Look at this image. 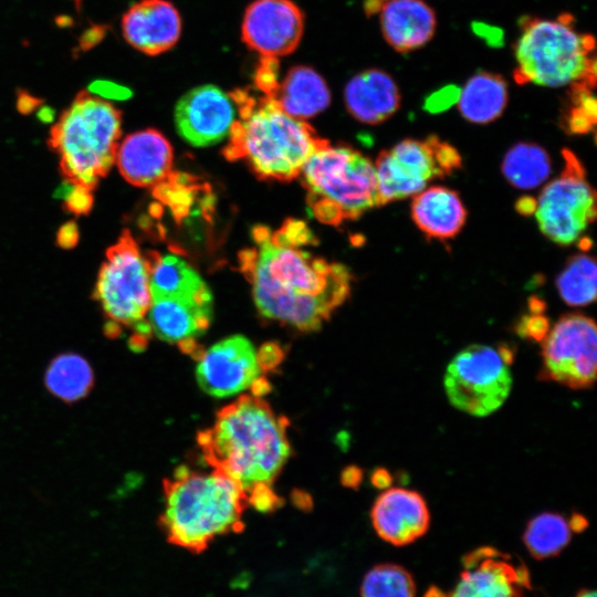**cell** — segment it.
Here are the masks:
<instances>
[{"label": "cell", "mask_w": 597, "mask_h": 597, "mask_svg": "<svg viewBox=\"0 0 597 597\" xmlns=\"http://www.w3.org/2000/svg\"><path fill=\"white\" fill-rule=\"evenodd\" d=\"M252 237L254 245L240 253L239 264L263 316L312 331L348 297L349 270L301 248L314 242L302 221L289 220L274 232L258 226Z\"/></svg>", "instance_id": "obj_1"}, {"label": "cell", "mask_w": 597, "mask_h": 597, "mask_svg": "<svg viewBox=\"0 0 597 597\" xmlns=\"http://www.w3.org/2000/svg\"><path fill=\"white\" fill-rule=\"evenodd\" d=\"M286 425L251 394L221 409L198 443L208 464L232 479L258 510L269 511L279 503L271 484L290 454Z\"/></svg>", "instance_id": "obj_2"}, {"label": "cell", "mask_w": 597, "mask_h": 597, "mask_svg": "<svg viewBox=\"0 0 597 597\" xmlns=\"http://www.w3.org/2000/svg\"><path fill=\"white\" fill-rule=\"evenodd\" d=\"M238 108L224 149L228 159H243L261 178L289 181L328 142L305 122L284 113L270 96H253L245 90L231 94Z\"/></svg>", "instance_id": "obj_3"}, {"label": "cell", "mask_w": 597, "mask_h": 597, "mask_svg": "<svg viewBox=\"0 0 597 597\" xmlns=\"http://www.w3.org/2000/svg\"><path fill=\"white\" fill-rule=\"evenodd\" d=\"M160 525L169 543L201 553L217 537L242 528L248 503L243 490L224 473L179 469L165 481Z\"/></svg>", "instance_id": "obj_4"}, {"label": "cell", "mask_w": 597, "mask_h": 597, "mask_svg": "<svg viewBox=\"0 0 597 597\" xmlns=\"http://www.w3.org/2000/svg\"><path fill=\"white\" fill-rule=\"evenodd\" d=\"M520 27L514 48L516 83L546 87L596 84L595 39L579 32L569 13L556 19L526 17Z\"/></svg>", "instance_id": "obj_5"}, {"label": "cell", "mask_w": 597, "mask_h": 597, "mask_svg": "<svg viewBox=\"0 0 597 597\" xmlns=\"http://www.w3.org/2000/svg\"><path fill=\"white\" fill-rule=\"evenodd\" d=\"M121 126L122 114L115 106L88 91L80 92L50 135L66 180L92 190L115 161Z\"/></svg>", "instance_id": "obj_6"}, {"label": "cell", "mask_w": 597, "mask_h": 597, "mask_svg": "<svg viewBox=\"0 0 597 597\" xmlns=\"http://www.w3.org/2000/svg\"><path fill=\"white\" fill-rule=\"evenodd\" d=\"M300 175L322 222L338 224L380 206L374 164L348 146L327 143L310 156Z\"/></svg>", "instance_id": "obj_7"}, {"label": "cell", "mask_w": 597, "mask_h": 597, "mask_svg": "<svg viewBox=\"0 0 597 597\" xmlns=\"http://www.w3.org/2000/svg\"><path fill=\"white\" fill-rule=\"evenodd\" d=\"M94 297L109 320L108 335L115 336L121 327L128 326L135 329L132 345L138 349L146 344L151 334L145 320L151 303L149 265L129 231L125 230L108 249Z\"/></svg>", "instance_id": "obj_8"}, {"label": "cell", "mask_w": 597, "mask_h": 597, "mask_svg": "<svg viewBox=\"0 0 597 597\" xmlns=\"http://www.w3.org/2000/svg\"><path fill=\"white\" fill-rule=\"evenodd\" d=\"M509 346L470 345L447 366L443 386L449 402L460 411L485 417L496 411L512 389Z\"/></svg>", "instance_id": "obj_9"}, {"label": "cell", "mask_w": 597, "mask_h": 597, "mask_svg": "<svg viewBox=\"0 0 597 597\" xmlns=\"http://www.w3.org/2000/svg\"><path fill=\"white\" fill-rule=\"evenodd\" d=\"M379 203L411 197L427 184L451 175L461 167L458 150L439 137L404 139L389 150L379 153L375 161Z\"/></svg>", "instance_id": "obj_10"}, {"label": "cell", "mask_w": 597, "mask_h": 597, "mask_svg": "<svg viewBox=\"0 0 597 597\" xmlns=\"http://www.w3.org/2000/svg\"><path fill=\"white\" fill-rule=\"evenodd\" d=\"M564 168L542 190L535 216L543 234L559 245L577 241L596 218V193L582 161L563 149Z\"/></svg>", "instance_id": "obj_11"}, {"label": "cell", "mask_w": 597, "mask_h": 597, "mask_svg": "<svg viewBox=\"0 0 597 597\" xmlns=\"http://www.w3.org/2000/svg\"><path fill=\"white\" fill-rule=\"evenodd\" d=\"M540 377L572 389H586L596 379L597 333L593 318L569 313L543 339Z\"/></svg>", "instance_id": "obj_12"}, {"label": "cell", "mask_w": 597, "mask_h": 597, "mask_svg": "<svg viewBox=\"0 0 597 597\" xmlns=\"http://www.w3.org/2000/svg\"><path fill=\"white\" fill-rule=\"evenodd\" d=\"M196 355L197 379L207 394L230 397L251 389L253 395L262 396L268 391L265 367L248 338L231 336Z\"/></svg>", "instance_id": "obj_13"}, {"label": "cell", "mask_w": 597, "mask_h": 597, "mask_svg": "<svg viewBox=\"0 0 597 597\" xmlns=\"http://www.w3.org/2000/svg\"><path fill=\"white\" fill-rule=\"evenodd\" d=\"M455 586L448 591L431 586L423 597H524L530 573L520 557L481 546L462 557Z\"/></svg>", "instance_id": "obj_14"}, {"label": "cell", "mask_w": 597, "mask_h": 597, "mask_svg": "<svg viewBox=\"0 0 597 597\" xmlns=\"http://www.w3.org/2000/svg\"><path fill=\"white\" fill-rule=\"evenodd\" d=\"M242 40L262 57L292 53L304 31V14L291 0H255L245 10Z\"/></svg>", "instance_id": "obj_15"}, {"label": "cell", "mask_w": 597, "mask_h": 597, "mask_svg": "<svg viewBox=\"0 0 597 597\" xmlns=\"http://www.w3.org/2000/svg\"><path fill=\"white\" fill-rule=\"evenodd\" d=\"M235 118L237 107L231 95L210 84L187 92L175 109L179 134L198 147L222 140L229 135Z\"/></svg>", "instance_id": "obj_16"}, {"label": "cell", "mask_w": 597, "mask_h": 597, "mask_svg": "<svg viewBox=\"0 0 597 597\" xmlns=\"http://www.w3.org/2000/svg\"><path fill=\"white\" fill-rule=\"evenodd\" d=\"M212 297L209 290L185 296H154L147 312V323L156 336L197 352L196 338L209 326Z\"/></svg>", "instance_id": "obj_17"}, {"label": "cell", "mask_w": 597, "mask_h": 597, "mask_svg": "<svg viewBox=\"0 0 597 597\" xmlns=\"http://www.w3.org/2000/svg\"><path fill=\"white\" fill-rule=\"evenodd\" d=\"M370 519L377 535L395 546L413 543L427 533L430 525L423 496L404 488L385 490L376 499Z\"/></svg>", "instance_id": "obj_18"}, {"label": "cell", "mask_w": 597, "mask_h": 597, "mask_svg": "<svg viewBox=\"0 0 597 597\" xmlns=\"http://www.w3.org/2000/svg\"><path fill=\"white\" fill-rule=\"evenodd\" d=\"M126 42L147 55L170 50L181 33V18L167 0H140L128 8L122 18Z\"/></svg>", "instance_id": "obj_19"}, {"label": "cell", "mask_w": 597, "mask_h": 597, "mask_svg": "<svg viewBox=\"0 0 597 597\" xmlns=\"http://www.w3.org/2000/svg\"><path fill=\"white\" fill-rule=\"evenodd\" d=\"M365 9L379 13L384 39L399 53L420 49L436 32V13L423 0H367Z\"/></svg>", "instance_id": "obj_20"}, {"label": "cell", "mask_w": 597, "mask_h": 597, "mask_svg": "<svg viewBox=\"0 0 597 597\" xmlns=\"http://www.w3.org/2000/svg\"><path fill=\"white\" fill-rule=\"evenodd\" d=\"M115 160L128 182L154 187L170 176L172 148L158 130L145 129L128 135L117 146Z\"/></svg>", "instance_id": "obj_21"}, {"label": "cell", "mask_w": 597, "mask_h": 597, "mask_svg": "<svg viewBox=\"0 0 597 597\" xmlns=\"http://www.w3.org/2000/svg\"><path fill=\"white\" fill-rule=\"evenodd\" d=\"M349 114L365 124H379L400 106V93L394 78L378 69L365 70L349 80L344 92Z\"/></svg>", "instance_id": "obj_22"}, {"label": "cell", "mask_w": 597, "mask_h": 597, "mask_svg": "<svg viewBox=\"0 0 597 597\" xmlns=\"http://www.w3.org/2000/svg\"><path fill=\"white\" fill-rule=\"evenodd\" d=\"M411 217L428 238L447 240L461 231L467 220V210L458 192L433 186L413 196Z\"/></svg>", "instance_id": "obj_23"}, {"label": "cell", "mask_w": 597, "mask_h": 597, "mask_svg": "<svg viewBox=\"0 0 597 597\" xmlns=\"http://www.w3.org/2000/svg\"><path fill=\"white\" fill-rule=\"evenodd\" d=\"M270 97L284 113L300 121L317 115L331 103L324 78L304 65L291 67Z\"/></svg>", "instance_id": "obj_24"}, {"label": "cell", "mask_w": 597, "mask_h": 597, "mask_svg": "<svg viewBox=\"0 0 597 597\" xmlns=\"http://www.w3.org/2000/svg\"><path fill=\"white\" fill-rule=\"evenodd\" d=\"M509 98L507 83L499 74L478 72L459 91L458 108L470 123L488 124L500 117Z\"/></svg>", "instance_id": "obj_25"}, {"label": "cell", "mask_w": 597, "mask_h": 597, "mask_svg": "<svg viewBox=\"0 0 597 597\" xmlns=\"http://www.w3.org/2000/svg\"><path fill=\"white\" fill-rule=\"evenodd\" d=\"M147 260L151 297L193 295L209 290L198 272L176 254L151 252Z\"/></svg>", "instance_id": "obj_26"}, {"label": "cell", "mask_w": 597, "mask_h": 597, "mask_svg": "<svg viewBox=\"0 0 597 597\" xmlns=\"http://www.w3.org/2000/svg\"><path fill=\"white\" fill-rule=\"evenodd\" d=\"M501 168L512 186L530 190L548 178L552 166L544 148L533 143H517L505 154Z\"/></svg>", "instance_id": "obj_27"}, {"label": "cell", "mask_w": 597, "mask_h": 597, "mask_svg": "<svg viewBox=\"0 0 597 597\" xmlns=\"http://www.w3.org/2000/svg\"><path fill=\"white\" fill-rule=\"evenodd\" d=\"M49 390L65 401L83 398L93 385V371L88 363L76 354L55 357L45 374Z\"/></svg>", "instance_id": "obj_28"}, {"label": "cell", "mask_w": 597, "mask_h": 597, "mask_svg": "<svg viewBox=\"0 0 597 597\" xmlns=\"http://www.w3.org/2000/svg\"><path fill=\"white\" fill-rule=\"evenodd\" d=\"M569 521L562 514L543 512L528 521L523 542L535 559H546L558 555L570 542Z\"/></svg>", "instance_id": "obj_29"}, {"label": "cell", "mask_w": 597, "mask_h": 597, "mask_svg": "<svg viewBox=\"0 0 597 597\" xmlns=\"http://www.w3.org/2000/svg\"><path fill=\"white\" fill-rule=\"evenodd\" d=\"M596 262L587 254L570 258L556 280L561 297L570 306L593 303L596 300Z\"/></svg>", "instance_id": "obj_30"}, {"label": "cell", "mask_w": 597, "mask_h": 597, "mask_svg": "<svg viewBox=\"0 0 597 597\" xmlns=\"http://www.w3.org/2000/svg\"><path fill=\"white\" fill-rule=\"evenodd\" d=\"M362 597H416L412 575L402 566L380 564L367 572L360 586Z\"/></svg>", "instance_id": "obj_31"}, {"label": "cell", "mask_w": 597, "mask_h": 597, "mask_svg": "<svg viewBox=\"0 0 597 597\" xmlns=\"http://www.w3.org/2000/svg\"><path fill=\"white\" fill-rule=\"evenodd\" d=\"M569 86V104L562 117V126L569 134L589 133L596 124L595 84L577 82Z\"/></svg>", "instance_id": "obj_32"}, {"label": "cell", "mask_w": 597, "mask_h": 597, "mask_svg": "<svg viewBox=\"0 0 597 597\" xmlns=\"http://www.w3.org/2000/svg\"><path fill=\"white\" fill-rule=\"evenodd\" d=\"M56 197L63 199L66 210L75 214L87 213L93 205L91 189L69 180L59 187Z\"/></svg>", "instance_id": "obj_33"}, {"label": "cell", "mask_w": 597, "mask_h": 597, "mask_svg": "<svg viewBox=\"0 0 597 597\" xmlns=\"http://www.w3.org/2000/svg\"><path fill=\"white\" fill-rule=\"evenodd\" d=\"M548 331L549 322L542 312H532L530 315H525L517 324L519 335L532 341H543Z\"/></svg>", "instance_id": "obj_34"}, {"label": "cell", "mask_w": 597, "mask_h": 597, "mask_svg": "<svg viewBox=\"0 0 597 597\" xmlns=\"http://www.w3.org/2000/svg\"><path fill=\"white\" fill-rule=\"evenodd\" d=\"M91 94L102 100H117L123 101L132 96V91L123 85H119L112 81L96 80L93 81L87 90Z\"/></svg>", "instance_id": "obj_35"}, {"label": "cell", "mask_w": 597, "mask_h": 597, "mask_svg": "<svg viewBox=\"0 0 597 597\" xmlns=\"http://www.w3.org/2000/svg\"><path fill=\"white\" fill-rule=\"evenodd\" d=\"M455 88H447V90L444 88L440 92H437L431 97H429L426 102V107L428 108V111H431V112L441 111L448 107L454 101H457L459 96V91Z\"/></svg>", "instance_id": "obj_36"}, {"label": "cell", "mask_w": 597, "mask_h": 597, "mask_svg": "<svg viewBox=\"0 0 597 597\" xmlns=\"http://www.w3.org/2000/svg\"><path fill=\"white\" fill-rule=\"evenodd\" d=\"M78 230L74 222L63 224L57 231V244L61 248L70 249L77 243Z\"/></svg>", "instance_id": "obj_37"}, {"label": "cell", "mask_w": 597, "mask_h": 597, "mask_svg": "<svg viewBox=\"0 0 597 597\" xmlns=\"http://www.w3.org/2000/svg\"><path fill=\"white\" fill-rule=\"evenodd\" d=\"M371 482L377 488L387 489L391 485L392 476L386 469H377L371 474Z\"/></svg>", "instance_id": "obj_38"}, {"label": "cell", "mask_w": 597, "mask_h": 597, "mask_svg": "<svg viewBox=\"0 0 597 597\" xmlns=\"http://www.w3.org/2000/svg\"><path fill=\"white\" fill-rule=\"evenodd\" d=\"M535 206H536V200L526 197L519 200L516 208L521 213L528 214L535 211Z\"/></svg>", "instance_id": "obj_39"}, {"label": "cell", "mask_w": 597, "mask_h": 597, "mask_svg": "<svg viewBox=\"0 0 597 597\" xmlns=\"http://www.w3.org/2000/svg\"><path fill=\"white\" fill-rule=\"evenodd\" d=\"M569 525L573 532H582L587 527V520L580 514H574L569 520Z\"/></svg>", "instance_id": "obj_40"}, {"label": "cell", "mask_w": 597, "mask_h": 597, "mask_svg": "<svg viewBox=\"0 0 597 597\" xmlns=\"http://www.w3.org/2000/svg\"><path fill=\"white\" fill-rule=\"evenodd\" d=\"M101 35H102L101 29H97V28L91 29L86 32V35H84L83 41L81 43L84 48L87 45L91 46L95 43V39L97 40L101 39Z\"/></svg>", "instance_id": "obj_41"}, {"label": "cell", "mask_w": 597, "mask_h": 597, "mask_svg": "<svg viewBox=\"0 0 597 597\" xmlns=\"http://www.w3.org/2000/svg\"><path fill=\"white\" fill-rule=\"evenodd\" d=\"M576 597H596V591L589 589H582L577 593Z\"/></svg>", "instance_id": "obj_42"}]
</instances>
